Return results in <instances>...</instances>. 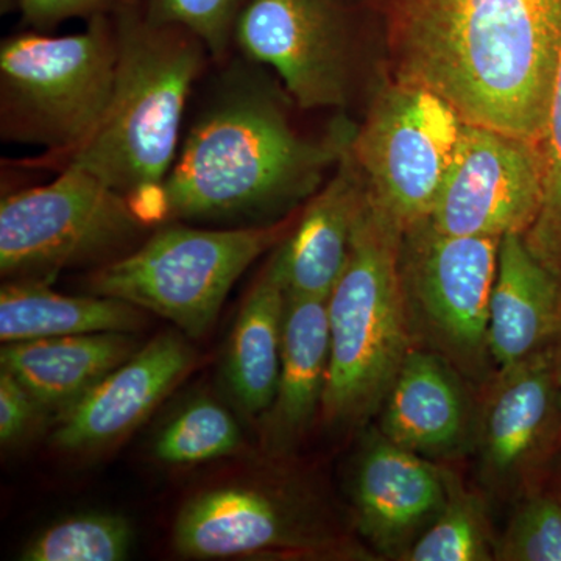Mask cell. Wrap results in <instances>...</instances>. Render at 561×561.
Masks as SVG:
<instances>
[{"mask_svg":"<svg viewBox=\"0 0 561 561\" xmlns=\"http://www.w3.org/2000/svg\"><path fill=\"white\" fill-rule=\"evenodd\" d=\"M545 191L540 144L467 122L430 221L445 234L524 236L540 216Z\"/></svg>","mask_w":561,"mask_h":561,"instance_id":"11","label":"cell"},{"mask_svg":"<svg viewBox=\"0 0 561 561\" xmlns=\"http://www.w3.org/2000/svg\"><path fill=\"white\" fill-rule=\"evenodd\" d=\"M560 339L561 280L535 257L524 236H505L490 300L494 373L529 359Z\"/></svg>","mask_w":561,"mask_h":561,"instance_id":"18","label":"cell"},{"mask_svg":"<svg viewBox=\"0 0 561 561\" xmlns=\"http://www.w3.org/2000/svg\"><path fill=\"white\" fill-rule=\"evenodd\" d=\"M242 446L238 421L219 402L192 401L158 434L153 456L165 465H195L231 456Z\"/></svg>","mask_w":561,"mask_h":561,"instance_id":"24","label":"cell"},{"mask_svg":"<svg viewBox=\"0 0 561 561\" xmlns=\"http://www.w3.org/2000/svg\"><path fill=\"white\" fill-rule=\"evenodd\" d=\"M494 560L561 561V491L540 485L524 494L494 542Z\"/></svg>","mask_w":561,"mask_h":561,"instance_id":"26","label":"cell"},{"mask_svg":"<svg viewBox=\"0 0 561 561\" xmlns=\"http://www.w3.org/2000/svg\"><path fill=\"white\" fill-rule=\"evenodd\" d=\"M467 121L421 84L383 81L357 125L351 153L371 201L408 230L430 219Z\"/></svg>","mask_w":561,"mask_h":561,"instance_id":"8","label":"cell"},{"mask_svg":"<svg viewBox=\"0 0 561 561\" xmlns=\"http://www.w3.org/2000/svg\"><path fill=\"white\" fill-rule=\"evenodd\" d=\"M330 368L328 300L287 297L278 389L265 412L264 445L275 456L291 451L321 413Z\"/></svg>","mask_w":561,"mask_h":561,"instance_id":"19","label":"cell"},{"mask_svg":"<svg viewBox=\"0 0 561 561\" xmlns=\"http://www.w3.org/2000/svg\"><path fill=\"white\" fill-rule=\"evenodd\" d=\"M139 350L127 332L2 343L0 367L49 411L66 412Z\"/></svg>","mask_w":561,"mask_h":561,"instance_id":"20","label":"cell"},{"mask_svg":"<svg viewBox=\"0 0 561 561\" xmlns=\"http://www.w3.org/2000/svg\"><path fill=\"white\" fill-rule=\"evenodd\" d=\"M142 228L124 194L68 164L57 180L2 198L0 272L49 283L66 268L114 260Z\"/></svg>","mask_w":561,"mask_h":561,"instance_id":"9","label":"cell"},{"mask_svg":"<svg viewBox=\"0 0 561 561\" xmlns=\"http://www.w3.org/2000/svg\"><path fill=\"white\" fill-rule=\"evenodd\" d=\"M144 321L142 309L130 302L102 295L69 297L44 280L9 279L0 290L2 343L94 332L131 334Z\"/></svg>","mask_w":561,"mask_h":561,"instance_id":"22","label":"cell"},{"mask_svg":"<svg viewBox=\"0 0 561 561\" xmlns=\"http://www.w3.org/2000/svg\"><path fill=\"white\" fill-rule=\"evenodd\" d=\"M474 445L483 482L491 490L526 494L541 485L561 451L559 342L494 373Z\"/></svg>","mask_w":561,"mask_h":561,"instance_id":"12","label":"cell"},{"mask_svg":"<svg viewBox=\"0 0 561 561\" xmlns=\"http://www.w3.org/2000/svg\"><path fill=\"white\" fill-rule=\"evenodd\" d=\"M151 21L197 35L216 62L227 61L239 16L251 0H140Z\"/></svg>","mask_w":561,"mask_h":561,"instance_id":"28","label":"cell"},{"mask_svg":"<svg viewBox=\"0 0 561 561\" xmlns=\"http://www.w3.org/2000/svg\"><path fill=\"white\" fill-rule=\"evenodd\" d=\"M559 348H560V375H561V339L559 341Z\"/></svg>","mask_w":561,"mask_h":561,"instance_id":"32","label":"cell"},{"mask_svg":"<svg viewBox=\"0 0 561 561\" xmlns=\"http://www.w3.org/2000/svg\"><path fill=\"white\" fill-rule=\"evenodd\" d=\"M32 31L49 33L62 22L110 14L116 0H7Z\"/></svg>","mask_w":561,"mask_h":561,"instance_id":"29","label":"cell"},{"mask_svg":"<svg viewBox=\"0 0 561 561\" xmlns=\"http://www.w3.org/2000/svg\"><path fill=\"white\" fill-rule=\"evenodd\" d=\"M111 20L117 58L108 111L65 165L83 169L127 195L171 172L184 111L210 57L187 28L151 21L140 0H116Z\"/></svg>","mask_w":561,"mask_h":561,"instance_id":"3","label":"cell"},{"mask_svg":"<svg viewBox=\"0 0 561 561\" xmlns=\"http://www.w3.org/2000/svg\"><path fill=\"white\" fill-rule=\"evenodd\" d=\"M256 66L228 65L192 122L164 180L173 219L275 224L323 186L353 142L357 125L348 119L319 139L302 135L287 92Z\"/></svg>","mask_w":561,"mask_h":561,"instance_id":"2","label":"cell"},{"mask_svg":"<svg viewBox=\"0 0 561 561\" xmlns=\"http://www.w3.org/2000/svg\"><path fill=\"white\" fill-rule=\"evenodd\" d=\"M390 76L468 124L540 144L561 49V0H378Z\"/></svg>","mask_w":561,"mask_h":561,"instance_id":"1","label":"cell"},{"mask_svg":"<svg viewBox=\"0 0 561 561\" xmlns=\"http://www.w3.org/2000/svg\"><path fill=\"white\" fill-rule=\"evenodd\" d=\"M286 311V287L272 257L243 302L225 354V382L249 416H264L275 400Z\"/></svg>","mask_w":561,"mask_h":561,"instance_id":"21","label":"cell"},{"mask_svg":"<svg viewBox=\"0 0 561 561\" xmlns=\"http://www.w3.org/2000/svg\"><path fill=\"white\" fill-rule=\"evenodd\" d=\"M467 378L438 354L413 346L379 409V432L426 459L457 457L476 443Z\"/></svg>","mask_w":561,"mask_h":561,"instance_id":"16","label":"cell"},{"mask_svg":"<svg viewBox=\"0 0 561 561\" xmlns=\"http://www.w3.org/2000/svg\"><path fill=\"white\" fill-rule=\"evenodd\" d=\"M133 216L144 228L153 227L171 219L172 208L164 181H149L139 184L125 195Z\"/></svg>","mask_w":561,"mask_h":561,"instance_id":"31","label":"cell"},{"mask_svg":"<svg viewBox=\"0 0 561 561\" xmlns=\"http://www.w3.org/2000/svg\"><path fill=\"white\" fill-rule=\"evenodd\" d=\"M173 546L190 559L348 553L297 501L239 485L219 486L192 497L173 526Z\"/></svg>","mask_w":561,"mask_h":561,"instance_id":"13","label":"cell"},{"mask_svg":"<svg viewBox=\"0 0 561 561\" xmlns=\"http://www.w3.org/2000/svg\"><path fill=\"white\" fill-rule=\"evenodd\" d=\"M135 531L124 516L88 513L41 531L21 552L24 561H121L130 556Z\"/></svg>","mask_w":561,"mask_h":561,"instance_id":"25","label":"cell"},{"mask_svg":"<svg viewBox=\"0 0 561 561\" xmlns=\"http://www.w3.org/2000/svg\"><path fill=\"white\" fill-rule=\"evenodd\" d=\"M194 360L176 332L151 339L61 413L51 443L66 453H88L121 440L186 378Z\"/></svg>","mask_w":561,"mask_h":561,"instance_id":"14","label":"cell"},{"mask_svg":"<svg viewBox=\"0 0 561 561\" xmlns=\"http://www.w3.org/2000/svg\"><path fill=\"white\" fill-rule=\"evenodd\" d=\"M541 150L546 168L545 202L524 241L535 257L561 280V49Z\"/></svg>","mask_w":561,"mask_h":561,"instance_id":"27","label":"cell"},{"mask_svg":"<svg viewBox=\"0 0 561 561\" xmlns=\"http://www.w3.org/2000/svg\"><path fill=\"white\" fill-rule=\"evenodd\" d=\"M402 232L368 194L345 271L328 298L330 368L320 415L331 427L353 430L378 416L413 348L401 283Z\"/></svg>","mask_w":561,"mask_h":561,"instance_id":"4","label":"cell"},{"mask_svg":"<svg viewBox=\"0 0 561 561\" xmlns=\"http://www.w3.org/2000/svg\"><path fill=\"white\" fill-rule=\"evenodd\" d=\"M368 192L351 146L273 253L287 297L330 298Z\"/></svg>","mask_w":561,"mask_h":561,"instance_id":"17","label":"cell"},{"mask_svg":"<svg viewBox=\"0 0 561 561\" xmlns=\"http://www.w3.org/2000/svg\"><path fill=\"white\" fill-rule=\"evenodd\" d=\"M501 239L445 234L430 219L402 232V294L413 346L438 354L467 378L494 376L491 290Z\"/></svg>","mask_w":561,"mask_h":561,"instance_id":"7","label":"cell"},{"mask_svg":"<svg viewBox=\"0 0 561 561\" xmlns=\"http://www.w3.org/2000/svg\"><path fill=\"white\" fill-rule=\"evenodd\" d=\"M110 14L73 35L16 33L0 46V135L68 160L108 111L116 76Z\"/></svg>","mask_w":561,"mask_h":561,"instance_id":"5","label":"cell"},{"mask_svg":"<svg viewBox=\"0 0 561 561\" xmlns=\"http://www.w3.org/2000/svg\"><path fill=\"white\" fill-rule=\"evenodd\" d=\"M354 518L365 540L402 560L446 500V472L375 432L365 442L351 486Z\"/></svg>","mask_w":561,"mask_h":561,"instance_id":"15","label":"cell"},{"mask_svg":"<svg viewBox=\"0 0 561 561\" xmlns=\"http://www.w3.org/2000/svg\"><path fill=\"white\" fill-rule=\"evenodd\" d=\"M289 220L201 230L162 225L142 245L114 257L88 279L91 294L117 298L201 339L216 323L236 280L289 234Z\"/></svg>","mask_w":561,"mask_h":561,"instance_id":"6","label":"cell"},{"mask_svg":"<svg viewBox=\"0 0 561 561\" xmlns=\"http://www.w3.org/2000/svg\"><path fill=\"white\" fill-rule=\"evenodd\" d=\"M234 44L268 66L301 110L343 108L353 83V10L348 0H251Z\"/></svg>","mask_w":561,"mask_h":561,"instance_id":"10","label":"cell"},{"mask_svg":"<svg viewBox=\"0 0 561 561\" xmlns=\"http://www.w3.org/2000/svg\"><path fill=\"white\" fill-rule=\"evenodd\" d=\"M446 500L440 513L416 538L404 561H490L494 542L481 497L446 471Z\"/></svg>","mask_w":561,"mask_h":561,"instance_id":"23","label":"cell"},{"mask_svg":"<svg viewBox=\"0 0 561 561\" xmlns=\"http://www.w3.org/2000/svg\"><path fill=\"white\" fill-rule=\"evenodd\" d=\"M43 411L39 402L11 373L0 368V442L3 446L24 440Z\"/></svg>","mask_w":561,"mask_h":561,"instance_id":"30","label":"cell"}]
</instances>
